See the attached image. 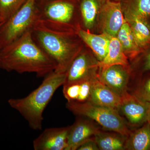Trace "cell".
Segmentation results:
<instances>
[{
    "mask_svg": "<svg viewBox=\"0 0 150 150\" xmlns=\"http://www.w3.org/2000/svg\"><path fill=\"white\" fill-rule=\"evenodd\" d=\"M33 39L56 62L55 71L66 73L82 50L77 30L38 18L31 29Z\"/></svg>",
    "mask_w": 150,
    "mask_h": 150,
    "instance_id": "cell-1",
    "label": "cell"
},
{
    "mask_svg": "<svg viewBox=\"0 0 150 150\" xmlns=\"http://www.w3.org/2000/svg\"><path fill=\"white\" fill-rule=\"evenodd\" d=\"M55 61L35 42L31 30L0 50V69L46 76L56 70Z\"/></svg>",
    "mask_w": 150,
    "mask_h": 150,
    "instance_id": "cell-2",
    "label": "cell"
},
{
    "mask_svg": "<svg viewBox=\"0 0 150 150\" xmlns=\"http://www.w3.org/2000/svg\"><path fill=\"white\" fill-rule=\"evenodd\" d=\"M66 79V73L54 71L46 76L39 87L27 96L11 98L8 104L22 115L31 129L41 130L44 110L56 91L65 83Z\"/></svg>",
    "mask_w": 150,
    "mask_h": 150,
    "instance_id": "cell-3",
    "label": "cell"
},
{
    "mask_svg": "<svg viewBox=\"0 0 150 150\" xmlns=\"http://www.w3.org/2000/svg\"><path fill=\"white\" fill-rule=\"evenodd\" d=\"M67 107L75 115L93 120L104 130L117 132L126 137L131 132L126 120L116 109L96 105L89 101L67 102Z\"/></svg>",
    "mask_w": 150,
    "mask_h": 150,
    "instance_id": "cell-4",
    "label": "cell"
},
{
    "mask_svg": "<svg viewBox=\"0 0 150 150\" xmlns=\"http://www.w3.org/2000/svg\"><path fill=\"white\" fill-rule=\"evenodd\" d=\"M37 0H26L24 4L0 28V50L32 28L38 18Z\"/></svg>",
    "mask_w": 150,
    "mask_h": 150,
    "instance_id": "cell-5",
    "label": "cell"
},
{
    "mask_svg": "<svg viewBox=\"0 0 150 150\" xmlns=\"http://www.w3.org/2000/svg\"><path fill=\"white\" fill-rule=\"evenodd\" d=\"M75 0H37L38 18L74 28Z\"/></svg>",
    "mask_w": 150,
    "mask_h": 150,
    "instance_id": "cell-6",
    "label": "cell"
},
{
    "mask_svg": "<svg viewBox=\"0 0 150 150\" xmlns=\"http://www.w3.org/2000/svg\"><path fill=\"white\" fill-rule=\"evenodd\" d=\"M98 62L87 51L82 50L66 72L64 85L97 79L99 72Z\"/></svg>",
    "mask_w": 150,
    "mask_h": 150,
    "instance_id": "cell-7",
    "label": "cell"
},
{
    "mask_svg": "<svg viewBox=\"0 0 150 150\" xmlns=\"http://www.w3.org/2000/svg\"><path fill=\"white\" fill-rule=\"evenodd\" d=\"M131 67L114 65L99 70L98 78L103 83L122 97L129 93Z\"/></svg>",
    "mask_w": 150,
    "mask_h": 150,
    "instance_id": "cell-8",
    "label": "cell"
},
{
    "mask_svg": "<svg viewBox=\"0 0 150 150\" xmlns=\"http://www.w3.org/2000/svg\"><path fill=\"white\" fill-rule=\"evenodd\" d=\"M100 13V24L103 33L116 37L125 21L121 1L105 0Z\"/></svg>",
    "mask_w": 150,
    "mask_h": 150,
    "instance_id": "cell-9",
    "label": "cell"
},
{
    "mask_svg": "<svg viewBox=\"0 0 150 150\" xmlns=\"http://www.w3.org/2000/svg\"><path fill=\"white\" fill-rule=\"evenodd\" d=\"M150 102L144 101L130 93L123 97L118 108L128 121L129 126L139 128L147 122Z\"/></svg>",
    "mask_w": 150,
    "mask_h": 150,
    "instance_id": "cell-10",
    "label": "cell"
},
{
    "mask_svg": "<svg viewBox=\"0 0 150 150\" xmlns=\"http://www.w3.org/2000/svg\"><path fill=\"white\" fill-rule=\"evenodd\" d=\"M97 125L89 118L78 116L74 123L70 126L66 150H77L85 141L94 137L101 129Z\"/></svg>",
    "mask_w": 150,
    "mask_h": 150,
    "instance_id": "cell-11",
    "label": "cell"
},
{
    "mask_svg": "<svg viewBox=\"0 0 150 150\" xmlns=\"http://www.w3.org/2000/svg\"><path fill=\"white\" fill-rule=\"evenodd\" d=\"M70 126L45 129L34 140L35 150H66Z\"/></svg>",
    "mask_w": 150,
    "mask_h": 150,
    "instance_id": "cell-12",
    "label": "cell"
},
{
    "mask_svg": "<svg viewBox=\"0 0 150 150\" xmlns=\"http://www.w3.org/2000/svg\"><path fill=\"white\" fill-rule=\"evenodd\" d=\"M122 99L123 97L103 83L98 78L93 81L89 102L96 105L118 110Z\"/></svg>",
    "mask_w": 150,
    "mask_h": 150,
    "instance_id": "cell-13",
    "label": "cell"
},
{
    "mask_svg": "<svg viewBox=\"0 0 150 150\" xmlns=\"http://www.w3.org/2000/svg\"><path fill=\"white\" fill-rule=\"evenodd\" d=\"M122 9L125 20L130 25L140 48L142 49L149 46L150 44V26L146 20L126 8L122 6Z\"/></svg>",
    "mask_w": 150,
    "mask_h": 150,
    "instance_id": "cell-14",
    "label": "cell"
},
{
    "mask_svg": "<svg viewBox=\"0 0 150 150\" xmlns=\"http://www.w3.org/2000/svg\"><path fill=\"white\" fill-rule=\"evenodd\" d=\"M77 33L83 42L91 49L97 60L98 62L103 60L108 52L111 37L104 33L100 35L93 34L89 30L81 27L77 30Z\"/></svg>",
    "mask_w": 150,
    "mask_h": 150,
    "instance_id": "cell-15",
    "label": "cell"
},
{
    "mask_svg": "<svg viewBox=\"0 0 150 150\" xmlns=\"http://www.w3.org/2000/svg\"><path fill=\"white\" fill-rule=\"evenodd\" d=\"M116 65L130 67L128 58L123 52L119 40L116 37H111L107 55L103 60L98 62V66L100 70Z\"/></svg>",
    "mask_w": 150,
    "mask_h": 150,
    "instance_id": "cell-16",
    "label": "cell"
},
{
    "mask_svg": "<svg viewBox=\"0 0 150 150\" xmlns=\"http://www.w3.org/2000/svg\"><path fill=\"white\" fill-rule=\"evenodd\" d=\"M94 137L99 150H126L127 137L117 132L101 129Z\"/></svg>",
    "mask_w": 150,
    "mask_h": 150,
    "instance_id": "cell-17",
    "label": "cell"
},
{
    "mask_svg": "<svg viewBox=\"0 0 150 150\" xmlns=\"http://www.w3.org/2000/svg\"><path fill=\"white\" fill-rule=\"evenodd\" d=\"M126 150H150V122L131 130L126 139Z\"/></svg>",
    "mask_w": 150,
    "mask_h": 150,
    "instance_id": "cell-18",
    "label": "cell"
},
{
    "mask_svg": "<svg viewBox=\"0 0 150 150\" xmlns=\"http://www.w3.org/2000/svg\"><path fill=\"white\" fill-rule=\"evenodd\" d=\"M116 37L121 43L123 52L128 58L134 59L142 51L130 25L126 20L118 31Z\"/></svg>",
    "mask_w": 150,
    "mask_h": 150,
    "instance_id": "cell-19",
    "label": "cell"
},
{
    "mask_svg": "<svg viewBox=\"0 0 150 150\" xmlns=\"http://www.w3.org/2000/svg\"><path fill=\"white\" fill-rule=\"evenodd\" d=\"M101 6L99 0H81L79 9L85 30L93 28Z\"/></svg>",
    "mask_w": 150,
    "mask_h": 150,
    "instance_id": "cell-20",
    "label": "cell"
},
{
    "mask_svg": "<svg viewBox=\"0 0 150 150\" xmlns=\"http://www.w3.org/2000/svg\"><path fill=\"white\" fill-rule=\"evenodd\" d=\"M26 0H0V23H4L24 4Z\"/></svg>",
    "mask_w": 150,
    "mask_h": 150,
    "instance_id": "cell-21",
    "label": "cell"
},
{
    "mask_svg": "<svg viewBox=\"0 0 150 150\" xmlns=\"http://www.w3.org/2000/svg\"><path fill=\"white\" fill-rule=\"evenodd\" d=\"M121 6L133 11L143 18L150 17V0H121Z\"/></svg>",
    "mask_w": 150,
    "mask_h": 150,
    "instance_id": "cell-22",
    "label": "cell"
},
{
    "mask_svg": "<svg viewBox=\"0 0 150 150\" xmlns=\"http://www.w3.org/2000/svg\"><path fill=\"white\" fill-rule=\"evenodd\" d=\"M130 93L142 100L150 102V74L140 78L132 85Z\"/></svg>",
    "mask_w": 150,
    "mask_h": 150,
    "instance_id": "cell-23",
    "label": "cell"
},
{
    "mask_svg": "<svg viewBox=\"0 0 150 150\" xmlns=\"http://www.w3.org/2000/svg\"><path fill=\"white\" fill-rule=\"evenodd\" d=\"M63 93L67 102H76L80 94L81 81L64 85Z\"/></svg>",
    "mask_w": 150,
    "mask_h": 150,
    "instance_id": "cell-24",
    "label": "cell"
},
{
    "mask_svg": "<svg viewBox=\"0 0 150 150\" xmlns=\"http://www.w3.org/2000/svg\"><path fill=\"white\" fill-rule=\"evenodd\" d=\"M94 137L85 141L77 150H99Z\"/></svg>",
    "mask_w": 150,
    "mask_h": 150,
    "instance_id": "cell-25",
    "label": "cell"
},
{
    "mask_svg": "<svg viewBox=\"0 0 150 150\" xmlns=\"http://www.w3.org/2000/svg\"><path fill=\"white\" fill-rule=\"evenodd\" d=\"M139 70L142 73H150V51L143 57Z\"/></svg>",
    "mask_w": 150,
    "mask_h": 150,
    "instance_id": "cell-26",
    "label": "cell"
},
{
    "mask_svg": "<svg viewBox=\"0 0 150 150\" xmlns=\"http://www.w3.org/2000/svg\"><path fill=\"white\" fill-rule=\"evenodd\" d=\"M147 122H150V105L149 109V112H148Z\"/></svg>",
    "mask_w": 150,
    "mask_h": 150,
    "instance_id": "cell-27",
    "label": "cell"
},
{
    "mask_svg": "<svg viewBox=\"0 0 150 150\" xmlns=\"http://www.w3.org/2000/svg\"><path fill=\"white\" fill-rule=\"evenodd\" d=\"M111 1H121V0H111Z\"/></svg>",
    "mask_w": 150,
    "mask_h": 150,
    "instance_id": "cell-28",
    "label": "cell"
},
{
    "mask_svg": "<svg viewBox=\"0 0 150 150\" xmlns=\"http://www.w3.org/2000/svg\"><path fill=\"white\" fill-rule=\"evenodd\" d=\"M4 23H0V28H1V26Z\"/></svg>",
    "mask_w": 150,
    "mask_h": 150,
    "instance_id": "cell-29",
    "label": "cell"
}]
</instances>
